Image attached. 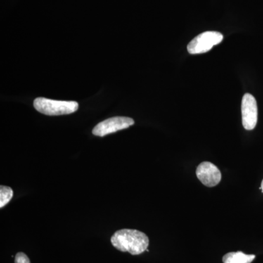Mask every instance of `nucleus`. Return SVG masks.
Listing matches in <instances>:
<instances>
[{
  "mask_svg": "<svg viewBox=\"0 0 263 263\" xmlns=\"http://www.w3.org/2000/svg\"><path fill=\"white\" fill-rule=\"evenodd\" d=\"M112 245L122 252L138 255L147 250L149 239L139 230L123 229L118 230L111 237Z\"/></svg>",
  "mask_w": 263,
  "mask_h": 263,
  "instance_id": "nucleus-1",
  "label": "nucleus"
},
{
  "mask_svg": "<svg viewBox=\"0 0 263 263\" xmlns=\"http://www.w3.org/2000/svg\"><path fill=\"white\" fill-rule=\"evenodd\" d=\"M33 105L38 112L47 116L67 115L75 113L79 109L77 102L58 101L44 98H36Z\"/></svg>",
  "mask_w": 263,
  "mask_h": 263,
  "instance_id": "nucleus-2",
  "label": "nucleus"
},
{
  "mask_svg": "<svg viewBox=\"0 0 263 263\" xmlns=\"http://www.w3.org/2000/svg\"><path fill=\"white\" fill-rule=\"evenodd\" d=\"M222 40L223 35L220 32L210 31L201 33L189 43L187 51L191 54L206 53L214 46L221 43Z\"/></svg>",
  "mask_w": 263,
  "mask_h": 263,
  "instance_id": "nucleus-3",
  "label": "nucleus"
},
{
  "mask_svg": "<svg viewBox=\"0 0 263 263\" xmlns=\"http://www.w3.org/2000/svg\"><path fill=\"white\" fill-rule=\"evenodd\" d=\"M134 124V120L131 118L124 117L110 118L95 126L92 130V134L96 136L104 137L116 132L127 129Z\"/></svg>",
  "mask_w": 263,
  "mask_h": 263,
  "instance_id": "nucleus-4",
  "label": "nucleus"
},
{
  "mask_svg": "<svg viewBox=\"0 0 263 263\" xmlns=\"http://www.w3.org/2000/svg\"><path fill=\"white\" fill-rule=\"evenodd\" d=\"M242 124L247 130H252L257 123V101L253 95L247 93L243 95L241 103Z\"/></svg>",
  "mask_w": 263,
  "mask_h": 263,
  "instance_id": "nucleus-5",
  "label": "nucleus"
},
{
  "mask_svg": "<svg viewBox=\"0 0 263 263\" xmlns=\"http://www.w3.org/2000/svg\"><path fill=\"white\" fill-rule=\"evenodd\" d=\"M197 177L202 184L208 187H214L219 184L221 179L220 171L212 162H203L196 170Z\"/></svg>",
  "mask_w": 263,
  "mask_h": 263,
  "instance_id": "nucleus-6",
  "label": "nucleus"
},
{
  "mask_svg": "<svg viewBox=\"0 0 263 263\" xmlns=\"http://www.w3.org/2000/svg\"><path fill=\"white\" fill-rule=\"evenodd\" d=\"M254 254H246L242 252H230L223 257V263H251L255 259Z\"/></svg>",
  "mask_w": 263,
  "mask_h": 263,
  "instance_id": "nucleus-7",
  "label": "nucleus"
},
{
  "mask_svg": "<svg viewBox=\"0 0 263 263\" xmlns=\"http://www.w3.org/2000/svg\"><path fill=\"white\" fill-rule=\"evenodd\" d=\"M13 192L9 186H0V208L5 207L11 200Z\"/></svg>",
  "mask_w": 263,
  "mask_h": 263,
  "instance_id": "nucleus-8",
  "label": "nucleus"
},
{
  "mask_svg": "<svg viewBox=\"0 0 263 263\" xmlns=\"http://www.w3.org/2000/svg\"><path fill=\"white\" fill-rule=\"evenodd\" d=\"M15 263H31L29 257L23 252H18L15 255Z\"/></svg>",
  "mask_w": 263,
  "mask_h": 263,
  "instance_id": "nucleus-9",
  "label": "nucleus"
},
{
  "mask_svg": "<svg viewBox=\"0 0 263 263\" xmlns=\"http://www.w3.org/2000/svg\"><path fill=\"white\" fill-rule=\"evenodd\" d=\"M259 190H262V193H263V180H262V183H261V187L259 188Z\"/></svg>",
  "mask_w": 263,
  "mask_h": 263,
  "instance_id": "nucleus-10",
  "label": "nucleus"
}]
</instances>
